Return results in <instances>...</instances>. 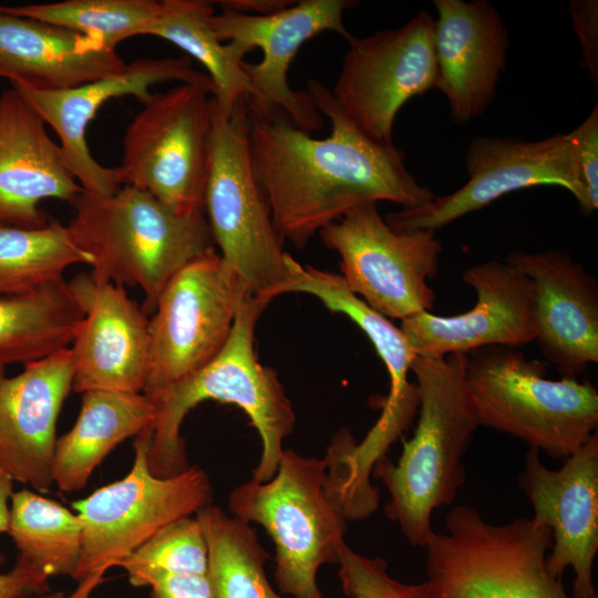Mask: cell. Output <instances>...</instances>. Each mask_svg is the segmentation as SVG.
Instances as JSON below:
<instances>
[{
    "label": "cell",
    "instance_id": "6da1fadb",
    "mask_svg": "<svg viewBox=\"0 0 598 598\" xmlns=\"http://www.w3.org/2000/svg\"><path fill=\"white\" fill-rule=\"evenodd\" d=\"M306 91L330 121L327 137L312 136L280 112L248 110L254 173L283 241L302 248L322 228L365 204L415 208L436 197L409 172L393 142L372 140L349 120L330 89L310 80Z\"/></svg>",
    "mask_w": 598,
    "mask_h": 598
},
{
    "label": "cell",
    "instance_id": "7a4b0ae2",
    "mask_svg": "<svg viewBox=\"0 0 598 598\" xmlns=\"http://www.w3.org/2000/svg\"><path fill=\"white\" fill-rule=\"evenodd\" d=\"M467 354L415 357L410 371L419 395L415 432L403 442L396 464L381 457L371 475L390 494L385 515L413 546L425 547L434 535L433 512L454 502L465 481L462 458L480 426L465 390Z\"/></svg>",
    "mask_w": 598,
    "mask_h": 598
},
{
    "label": "cell",
    "instance_id": "3957f363",
    "mask_svg": "<svg viewBox=\"0 0 598 598\" xmlns=\"http://www.w3.org/2000/svg\"><path fill=\"white\" fill-rule=\"evenodd\" d=\"M269 302L249 297L217 357L151 401L155 414L148 466L154 475L168 477L189 467L181 435L183 421L197 404L214 400L240 408L260 436L261 455L251 480L267 482L274 477L282 442L292 433L296 416L275 370L262 365L255 352L256 323Z\"/></svg>",
    "mask_w": 598,
    "mask_h": 598
},
{
    "label": "cell",
    "instance_id": "277c9868",
    "mask_svg": "<svg viewBox=\"0 0 598 598\" xmlns=\"http://www.w3.org/2000/svg\"><path fill=\"white\" fill-rule=\"evenodd\" d=\"M68 225L78 246L91 257V274L144 293L143 311L184 267L215 250L204 212L183 215L135 187L111 196L82 192L72 203Z\"/></svg>",
    "mask_w": 598,
    "mask_h": 598
},
{
    "label": "cell",
    "instance_id": "5b68a950",
    "mask_svg": "<svg viewBox=\"0 0 598 598\" xmlns=\"http://www.w3.org/2000/svg\"><path fill=\"white\" fill-rule=\"evenodd\" d=\"M465 390L480 426L509 434L555 458H567L598 426V392L576 378H546L542 361L515 348L467 354Z\"/></svg>",
    "mask_w": 598,
    "mask_h": 598
},
{
    "label": "cell",
    "instance_id": "8992f818",
    "mask_svg": "<svg viewBox=\"0 0 598 598\" xmlns=\"http://www.w3.org/2000/svg\"><path fill=\"white\" fill-rule=\"evenodd\" d=\"M233 516L264 527L276 549L275 580L292 598H327L317 582L323 564H338L348 519L327 489L323 458L283 450L267 482L249 480L228 495Z\"/></svg>",
    "mask_w": 598,
    "mask_h": 598
},
{
    "label": "cell",
    "instance_id": "52a82bcc",
    "mask_svg": "<svg viewBox=\"0 0 598 598\" xmlns=\"http://www.w3.org/2000/svg\"><path fill=\"white\" fill-rule=\"evenodd\" d=\"M424 547L430 598H576L546 567L551 530L532 518L492 524L453 507Z\"/></svg>",
    "mask_w": 598,
    "mask_h": 598
},
{
    "label": "cell",
    "instance_id": "ba28073f",
    "mask_svg": "<svg viewBox=\"0 0 598 598\" xmlns=\"http://www.w3.org/2000/svg\"><path fill=\"white\" fill-rule=\"evenodd\" d=\"M204 209L223 260L244 281L252 297L270 301L286 293L293 258L277 233L270 208L255 176L249 148V114L240 101L228 115L212 97Z\"/></svg>",
    "mask_w": 598,
    "mask_h": 598
},
{
    "label": "cell",
    "instance_id": "9c48e42d",
    "mask_svg": "<svg viewBox=\"0 0 598 598\" xmlns=\"http://www.w3.org/2000/svg\"><path fill=\"white\" fill-rule=\"evenodd\" d=\"M153 424L134 441V462L121 480L104 485L72 504L82 524V550L74 580L104 577L164 526L212 504L207 473L189 466L159 477L148 466Z\"/></svg>",
    "mask_w": 598,
    "mask_h": 598
},
{
    "label": "cell",
    "instance_id": "30bf717a",
    "mask_svg": "<svg viewBox=\"0 0 598 598\" xmlns=\"http://www.w3.org/2000/svg\"><path fill=\"white\" fill-rule=\"evenodd\" d=\"M249 297L241 278L216 250L176 274L161 292L150 318L142 393L153 401L214 360Z\"/></svg>",
    "mask_w": 598,
    "mask_h": 598
},
{
    "label": "cell",
    "instance_id": "8fae6325",
    "mask_svg": "<svg viewBox=\"0 0 598 598\" xmlns=\"http://www.w3.org/2000/svg\"><path fill=\"white\" fill-rule=\"evenodd\" d=\"M213 93L179 83L152 94L127 125L123 184L146 192L178 214L204 212Z\"/></svg>",
    "mask_w": 598,
    "mask_h": 598
},
{
    "label": "cell",
    "instance_id": "7c38bea8",
    "mask_svg": "<svg viewBox=\"0 0 598 598\" xmlns=\"http://www.w3.org/2000/svg\"><path fill=\"white\" fill-rule=\"evenodd\" d=\"M319 235L338 252L348 288L373 310L401 321L432 312L435 292L429 280L439 272L442 252L434 230H395L372 203L348 212Z\"/></svg>",
    "mask_w": 598,
    "mask_h": 598
},
{
    "label": "cell",
    "instance_id": "4fadbf2b",
    "mask_svg": "<svg viewBox=\"0 0 598 598\" xmlns=\"http://www.w3.org/2000/svg\"><path fill=\"white\" fill-rule=\"evenodd\" d=\"M349 0H300L269 14H247L223 9L210 25L227 43L243 68L252 95L247 102L252 113L280 112L297 127L311 133L323 121L307 91H295L288 70L305 42L331 31L348 43L354 38L343 23V13L353 7Z\"/></svg>",
    "mask_w": 598,
    "mask_h": 598
},
{
    "label": "cell",
    "instance_id": "5bb4252c",
    "mask_svg": "<svg viewBox=\"0 0 598 598\" xmlns=\"http://www.w3.org/2000/svg\"><path fill=\"white\" fill-rule=\"evenodd\" d=\"M436 84L434 19L422 11L398 29L354 37L330 91L359 130L392 143L401 107Z\"/></svg>",
    "mask_w": 598,
    "mask_h": 598
},
{
    "label": "cell",
    "instance_id": "9a60e30c",
    "mask_svg": "<svg viewBox=\"0 0 598 598\" xmlns=\"http://www.w3.org/2000/svg\"><path fill=\"white\" fill-rule=\"evenodd\" d=\"M465 165L468 179L461 188L423 206L392 212L384 217L388 225L400 231H435L506 194L538 185L560 186L579 206L582 204L570 132L539 141L475 136L468 144Z\"/></svg>",
    "mask_w": 598,
    "mask_h": 598
},
{
    "label": "cell",
    "instance_id": "2e32d148",
    "mask_svg": "<svg viewBox=\"0 0 598 598\" xmlns=\"http://www.w3.org/2000/svg\"><path fill=\"white\" fill-rule=\"evenodd\" d=\"M169 81L204 86L214 94L210 78L195 70L188 56L137 59L122 73L64 90L12 86L58 134L63 163L83 192L105 197L120 189L123 178L118 167L102 166L91 155L86 143L89 123L106 101L133 95L145 103L153 94V85Z\"/></svg>",
    "mask_w": 598,
    "mask_h": 598
},
{
    "label": "cell",
    "instance_id": "e0dca14e",
    "mask_svg": "<svg viewBox=\"0 0 598 598\" xmlns=\"http://www.w3.org/2000/svg\"><path fill=\"white\" fill-rule=\"evenodd\" d=\"M519 486L529 499L534 522L551 530L547 570L557 578L570 567L571 595L598 598L594 563L598 551V434L565 458L558 470L548 468L540 452L525 455Z\"/></svg>",
    "mask_w": 598,
    "mask_h": 598
},
{
    "label": "cell",
    "instance_id": "ac0fdd59",
    "mask_svg": "<svg viewBox=\"0 0 598 598\" xmlns=\"http://www.w3.org/2000/svg\"><path fill=\"white\" fill-rule=\"evenodd\" d=\"M463 281L476 295L468 311L450 317L424 311L401 321L415 357L436 359L535 341L533 286L526 275L507 261L487 260L465 270Z\"/></svg>",
    "mask_w": 598,
    "mask_h": 598
},
{
    "label": "cell",
    "instance_id": "d6986e66",
    "mask_svg": "<svg viewBox=\"0 0 598 598\" xmlns=\"http://www.w3.org/2000/svg\"><path fill=\"white\" fill-rule=\"evenodd\" d=\"M83 320L72 341L76 392L142 393L147 372L150 319L123 286L91 272L68 282Z\"/></svg>",
    "mask_w": 598,
    "mask_h": 598
},
{
    "label": "cell",
    "instance_id": "ffe728a7",
    "mask_svg": "<svg viewBox=\"0 0 598 598\" xmlns=\"http://www.w3.org/2000/svg\"><path fill=\"white\" fill-rule=\"evenodd\" d=\"M506 261L533 286L532 320L544 357L563 378L598 362V288L564 250L513 251Z\"/></svg>",
    "mask_w": 598,
    "mask_h": 598
},
{
    "label": "cell",
    "instance_id": "44dd1931",
    "mask_svg": "<svg viewBox=\"0 0 598 598\" xmlns=\"http://www.w3.org/2000/svg\"><path fill=\"white\" fill-rule=\"evenodd\" d=\"M72 386L70 348L23 364L14 377L0 368V467L40 493L53 485L55 426Z\"/></svg>",
    "mask_w": 598,
    "mask_h": 598
},
{
    "label": "cell",
    "instance_id": "7402d4cb",
    "mask_svg": "<svg viewBox=\"0 0 598 598\" xmlns=\"http://www.w3.org/2000/svg\"><path fill=\"white\" fill-rule=\"evenodd\" d=\"M434 52L439 89L452 117L465 123L482 115L505 71L508 33L487 0H434Z\"/></svg>",
    "mask_w": 598,
    "mask_h": 598
},
{
    "label": "cell",
    "instance_id": "603a6c76",
    "mask_svg": "<svg viewBox=\"0 0 598 598\" xmlns=\"http://www.w3.org/2000/svg\"><path fill=\"white\" fill-rule=\"evenodd\" d=\"M83 188L66 169L60 145L38 112L12 86L0 93V225L49 224L44 199L73 203Z\"/></svg>",
    "mask_w": 598,
    "mask_h": 598
},
{
    "label": "cell",
    "instance_id": "cb8c5ba5",
    "mask_svg": "<svg viewBox=\"0 0 598 598\" xmlns=\"http://www.w3.org/2000/svg\"><path fill=\"white\" fill-rule=\"evenodd\" d=\"M127 64L94 39L0 10V78L39 91L80 86Z\"/></svg>",
    "mask_w": 598,
    "mask_h": 598
},
{
    "label": "cell",
    "instance_id": "d4e9b609",
    "mask_svg": "<svg viewBox=\"0 0 598 598\" xmlns=\"http://www.w3.org/2000/svg\"><path fill=\"white\" fill-rule=\"evenodd\" d=\"M72 429L56 439L52 480L60 491H80L94 470L126 439L153 424L155 409L143 393L87 391Z\"/></svg>",
    "mask_w": 598,
    "mask_h": 598
},
{
    "label": "cell",
    "instance_id": "484cf974",
    "mask_svg": "<svg viewBox=\"0 0 598 598\" xmlns=\"http://www.w3.org/2000/svg\"><path fill=\"white\" fill-rule=\"evenodd\" d=\"M287 292L318 298L329 310L346 315L367 334L390 377V391L379 417L390 425L408 427L419 409V395L415 384L408 380L415 354L401 328L353 293L340 275L303 266L296 259Z\"/></svg>",
    "mask_w": 598,
    "mask_h": 598
},
{
    "label": "cell",
    "instance_id": "4316f807",
    "mask_svg": "<svg viewBox=\"0 0 598 598\" xmlns=\"http://www.w3.org/2000/svg\"><path fill=\"white\" fill-rule=\"evenodd\" d=\"M82 320L65 280L22 296H0V368L69 348Z\"/></svg>",
    "mask_w": 598,
    "mask_h": 598
},
{
    "label": "cell",
    "instance_id": "83f0119b",
    "mask_svg": "<svg viewBox=\"0 0 598 598\" xmlns=\"http://www.w3.org/2000/svg\"><path fill=\"white\" fill-rule=\"evenodd\" d=\"M214 13L213 1L163 0L161 12L146 35L169 41L196 59L214 84L215 105L221 114L228 115L240 101L250 100L252 90L244 61L215 34L210 25Z\"/></svg>",
    "mask_w": 598,
    "mask_h": 598
},
{
    "label": "cell",
    "instance_id": "f1b7e54d",
    "mask_svg": "<svg viewBox=\"0 0 598 598\" xmlns=\"http://www.w3.org/2000/svg\"><path fill=\"white\" fill-rule=\"evenodd\" d=\"M8 533L18 557L44 576L74 578L82 550L75 512L27 488L13 492Z\"/></svg>",
    "mask_w": 598,
    "mask_h": 598
},
{
    "label": "cell",
    "instance_id": "f546056e",
    "mask_svg": "<svg viewBox=\"0 0 598 598\" xmlns=\"http://www.w3.org/2000/svg\"><path fill=\"white\" fill-rule=\"evenodd\" d=\"M207 545V577L216 598H283L265 570L269 558L249 523L209 504L196 513Z\"/></svg>",
    "mask_w": 598,
    "mask_h": 598
},
{
    "label": "cell",
    "instance_id": "4dcf8cb0",
    "mask_svg": "<svg viewBox=\"0 0 598 598\" xmlns=\"http://www.w3.org/2000/svg\"><path fill=\"white\" fill-rule=\"evenodd\" d=\"M91 257L75 243L68 226L50 219L40 228L0 225V296L34 292L64 280L63 272Z\"/></svg>",
    "mask_w": 598,
    "mask_h": 598
},
{
    "label": "cell",
    "instance_id": "1f68e13d",
    "mask_svg": "<svg viewBox=\"0 0 598 598\" xmlns=\"http://www.w3.org/2000/svg\"><path fill=\"white\" fill-rule=\"evenodd\" d=\"M0 10L68 29L115 50L126 39L146 35L161 12V1L65 0L22 6L0 4Z\"/></svg>",
    "mask_w": 598,
    "mask_h": 598
},
{
    "label": "cell",
    "instance_id": "d6a6232c",
    "mask_svg": "<svg viewBox=\"0 0 598 598\" xmlns=\"http://www.w3.org/2000/svg\"><path fill=\"white\" fill-rule=\"evenodd\" d=\"M118 566L134 587H150L167 575H207V545L198 520L187 516L164 526Z\"/></svg>",
    "mask_w": 598,
    "mask_h": 598
},
{
    "label": "cell",
    "instance_id": "836d02e7",
    "mask_svg": "<svg viewBox=\"0 0 598 598\" xmlns=\"http://www.w3.org/2000/svg\"><path fill=\"white\" fill-rule=\"evenodd\" d=\"M338 565L341 588L349 598H430L424 581L402 582L389 575L383 558L361 555L348 545Z\"/></svg>",
    "mask_w": 598,
    "mask_h": 598
},
{
    "label": "cell",
    "instance_id": "e575fe53",
    "mask_svg": "<svg viewBox=\"0 0 598 598\" xmlns=\"http://www.w3.org/2000/svg\"><path fill=\"white\" fill-rule=\"evenodd\" d=\"M576 143L579 181L582 188L584 214L590 215L598 208V107L571 132Z\"/></svg>",
    "mask_w": 598,
    "mask_h": 598
},
{
    "label": "cell",
    "instance_id": "d590c367",
    "mask_svg": "<svg viewBox=\"0 0 598 598\" xmlns=\"http://www.w3.org/2000/svg\"><path fill=\"white\" fill-rule=\"evenodd\" d=\"M570 16L578 35L584 64L592 81L598 80V2L597 0H574Z\"/></svg>",
    "mask_w": 598,
    "mask_h": 598
},
{
    "label": "cell",
    "instance_id": "8d00e7d4",
    "mask_svg": "<svg viewBox=\"0 0 598 598\" xmlns=\"http://www.w3.org/2000/svg\"><path fill=\"white\" fill-rule=\"evenodd\" d=\"M49 579L21 558L8 573H0V598L38 596L49 591Z\"/></svg>",
    "mask_w": 598,
    "mask_h": 598
},
{
    "label": "cell",
    "instance_id": "74e56055",
    "mask_svg": "<svg viewBox=\"0 0 598 598\" xmlns=\"http://www.w3.org/2000/svg\"><path fill=\"white\" fill-rule=\"evenodd\" d=\"M150 587L151 598H216L207 575H167Z\"/></svg>",
    "mask_w": 598,
    "mask_h": 598
},
{
    "label": "cell",
    "instance_id": "f35d334b",
    "mask_svg": "<svg viewBox=\"0 0 598 598\" xmlns=\"http://www.w3.org/2000/svg\"><path fill=\"white\" fill-rule=\"evenodd\" d=\"M221 9L247 14H269L282 10L292 3L283 0H223L216 1Z\"/></svg>",
    "mask_w": 598,
    "mask_h": 598
},
{
    "label": "cell",
    "instance_id": "ab89813d",
    "mask_svg": "<svg viewBox=\"0 0 598 598\" xmlns=\"http://www.w3.org/2000/svg\"><path fill=\"white\" fill-rule=\"evenodd\" d=\"M13 480L0 467V533H8Z\"/></svg>",
    "mask_w": 598,
    "mask_h": 598
},
{
    "label": "cell",
    "instance_id": "60d3db41",
    "mask_svg": "<svg viewBox=\"0 0 598 598\" xmlns=\"http://www.w3.org/2000/svg\"><path fill=\"white\" fill-rule=\"evenodd\" d=\"M103 581V577H90L78 584L74 591L70 594L63 592H44L38 595L37 598H89L94 588Z\"/></svg>",
    "mask_w": 598,
    "mask_h": 598
},
{
    "label": "cell",
    "instance_id": "b9f144b4",
    "mask_svg": "<svg viewBox=\"0 0 598 598\" xmlns=\"http://www.w3.org/2000/svg\"><path fill=\"white\" fill-rule=\"evenodd\" d=\"M21 598H37V596H24V597H21Z\"/></svg>",
    "mask_w": 598,
    "mask_h": 598
}]
</instances>
